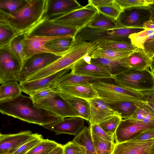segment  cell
<instances>
[{"label":"cell","mask_w":154,"mask_h":154,"mask_svg":"<svg viewBox=\"0 0 154 154\" xmlns=\"http://www.w3.org/2000/svg\"><path fill=\"white\" fill-rule=\"evenodd\" d=\"M98 12L116 20L118 19L122 10L118 4L113 2L106 5L95 8Z\"/></svg>","instance_id":"42"},{"label":"cell","mask_w":154,"mask_h":154,"mask_svg":"<svg viewBox=\"0 0 154 154\" xmlns=\"http://www.w3.org/2000/svg\"><path fill=\"white\" fill-rule=\"evenodd\" d=\"M151 12V16L150 20L154 22V5L152 4L149 6Z\"/></svg>","instance_id":"55"},{"label":"cell","mask_w":154,"mask_h":154,"mask_svg":"<svg viewBox=\"0 0 154 154\" xmlns=\"http://www.w3.org/2000/svg\"><path fill=\"white\" fill-rule=\"evenodd\" d=\"M154 129V124L137 122L130 119H122L114 136L115 143L131 140L144 131Z\"/></svg>","instance_id":"13"},{"label":"cell","mask_w":154,"mask_h":154,"mask_svg":"<svg viewBox=\"0 0 154 154\" xmlns=\"http://www.w3.org/2000/svg\"><path fill=\"white\" fill-rule=\"evenodd\" d=\"M114 0H89L88 3L95 8L103 6L113 2Z\"/></svg>","instance_id":"50"},{"label":"cell","mask_w":154,"mask_h":154,"mask_svg":"<svg viewBox=\"0 0 154 154\" xmlns=\"http://www.w3.org/2000/svg\"><path fill=\"white\" fill-rule=\"evenodd\" d=\"M100 48L116 50L134 51L139 48L131 42L115 41H99L97 42Z\"/></svg>","instance_id":"35"},{"label":"cell","mask_w":154,"mask_h":154,"mask_svg":"<svg viewBox=\"0 0 154 154\" xmlns=\"http://www.w3.org/2000/svg\"><path fill=\"white\" fill-rule=\"evenodd\" d=\"M34 106L62 119L77 116L68 103L57 93L54 96Z\"/></svg>","instance_id":"14"},{"label":"cell","mask_w":154,"mask_h":154,"mask_svg":"<svg viewBox=\"0 0 154 154\" xmlns=\"http://www.w3.org/2000/svg\"><path fill=\"white\" fill-rule=\"evenodd\" d=\"M84 57L74 64L71 68V73L103 80L113 79V76L107 70L97 65L87 61Z\"/></svg>","instance_id":"16"},{"label":"cell","mask_w":154,"mask_h":154,"mask_svg":"<svg viewBox=\"0 0 154 154\" xmlns=\"http://www.w3.org/2000/svg\"><path fill=\"white\" fill-rule=\"evenodd\" d=\"M97 45L96 42H87L75 38L70 48L60 58L28 77L25 81L42 79L66 69H71L75 63L89 54Z\"/></svg>","instance_id":"3"},{"label":"cell","mask_w":154,"mask_h":154,"mask_svg":"<svg viewBox=\"0 0 154 154\" xmlns=\"http://www.w3.org/2000/svg\"><path fill=\"white\" fill-rule=\"evenodd\" d=\"M70 70L67 69L45 78L20 82L19 85L22 91L30 96L37 91L51 87L59 78Z\"/></svg>","instance_id":"19"},{"label":"cell","mask_w":154,"mask_h":154,"mask_svg":"<svg viewBox=\"0 0 154 154\" xmlns=\"http://www.w3.org/2000/svg\"><path fill=\"white\" fill-rule=\"evenodd\" d=\"M151 16L149 6L133 7L123 9L117 21L122 26L143 27L144 24L150 20Z\"/></svg>","instance_id":"10"},{"label":"cell","mask_w":154,"mask_h":154,"mask_svg":"<svg viewBox=\"0 0 154 154\" xmlns=\"http://www.w3.org/2000/svg\"><path fill=\"white\" fill-rule=\"evenodd\" d=\"M151 153V154H154V143L152 146Z\"/></svg>","instance_id":"57"},{"label":"cell","mask_w":154,"mask_h":154,"mask_svg":"<svg viewBox=\"0 0 154 154\" xmlns=\"http://www.w3.org/2000/svg\"><path fill=\"white\" fill-rule=\"evenodd\" d=\"M150 69V71L154 69V56L152 58V61Z\"/></svg>","instance_id":"56"},{"label":"cell","mask_w":154,"mask_h":154,"mask_svg":"<svg viewBox=\"0 0 154 154\" xmlns=\"http://www.w3.org/2000/svg\"><path fill=\"white\" fill-rule=\"evenodd\" d=\"M122 119L118 115L110 116L98 124L107 134L114 136L116 129Z\"/></svg>","instance_id":"38"},{"label":"cell","mask_w":154,"mask_h":154,"mask_svg":"<svg viewBox=\"0 0 154 154\" xmlns=\"http://www.w3.org/2000/svg\"><path fill=\"white\" fill-rule=\"evenodd\" d=\"M85 119L75 116L65 118L54 124L44 128L55 132L56 134H66L76 136L82 130L84 126Z\"/></svg>","instance_id":"17"},{"label":"cell","mask_w":154,"mask_h":154,"mask_svg":"<svg viewBox=\"0 0 154 154\" xmlns=\"http://www.w3.org/2000/svg\"><path fill=\"white\" fill-rule=\"evenodd\" d=\"M154 36V30L147 29L131 35L129 38L131 43L138 48L143 49L145 42Z\"/></svg>","instance_id":"39"},{"label":"cell","mask_w":154,"mask_h":154,"mask_svg":"<svg viewBox=\"0 0 154 154\" xmlns=\"http://www.w3.org/2000/svg\"><path fill=\"white\" fill-rule=\"evenodd\" d=\"M56 141L48 139H44L26 154H46L59 146Z\"/></svg>","instance_id":"40"},{"label":"cell","mask_w":154,"mask_h":154,"mask_svg":"<svg viewBox=\"0 0 154 154\" xmlns=\"http://www.w3.org/2000/svg\"><path fill=\"white\" fill-rule=\"evenodd\" d=\"M8 46L0 48V83L19 81L22 66L9 51Z\"/></svg>","instance_id":"9"},{"label":"cell","mask_w":154,"mask_h":154,"mask_svg":"<svg viewBox=\"0 0 154 154\" xmlns=\"http://www.w3.org/2000/svg\"><path fill=\"white\" fill-rule=\"evenodd\" d=\"M57 92L54 88L50 87L37 91L29 96L34 104L40 103L55 96Z\"/></svg>","instance_id":"43"},{"label":"cell","mask_w":154,"mask_h":154,"mask_svg":"<svg viewBox=\"0 0 154 154\" xmlns=\"http://www.w3.org/2000/svg\"><path fill=\"white\" fill-rule=\"evenodd\" d=\"M83 7L75 0H47L43 17L51 20Z\"/></svg>","instance_id":"15"},{"label":"cell","mask_w":154,"mask_h":154,"mask_svg":"<svg viewBox=\"0 0 154 154\" xmlns=\"http://www.w3.org/2000/svg\"><path fill=\"white\" fill-rule=\"evenodd\" d=\"M133 51H128L103 48L97 46L89 54L91 58H103L118 59L128 56Z\"/></svg>","instance_id":"29"},{"label":"cell","mask_w":154,"mask_h":154,"mask_svg":"<svg viewBox=\"0 0 154 154\" xmlns=\"http://www.w3.org/2000/svg\"><path fill=\"white\" fill-rule=\"evenodd\" d=\"M47 0H28L23 7L9 14L0 10V20L5 22L18 34L26 33L43 18Z\"/></svg>","instance_id":"2"},{"label":"cell","mask_w":154,"mask_h":154,"mask_svg":"<svg viewBox=\"0 0 154 154\" xmlns=\"http://www.w3.org/2000/svg\"><path fill=\"white\" fill-rule=\"evenodd\" d=\"M90 62L105 69L113 76L130 68L128 56L114 60L103 58H91Z\"/></svg>","instance_id":"23"},{"label":"cell","mask_w":154,"mask_h":154,"mask_svg":"<svg viewBox=\"0 0 154 154\" xmlns=\"http://www.w3.org/2000/svg\"><path fill=\"white\" fill-rule=\"evenodd\" d=\"M91 132L95 135L106 140L114 142V137L107 134L100 127L98 124L94 123L90 124L89 127Z\"/></svg>","instance_id":"47"},{"label":"cell","mask_w":154,"mask_h":154,"mask_svg":"<svg viewBox=\"0 0 154 154\" xmlns=\"http://www.w3.org/2000/svg\"><path fill=\"white\" fill-rule=\"evenodd\" d=\"M0 112L2 114L43 127L63 119L35 107L29 97L22 94L13 99L0 102Z\"/></svg>","instance_id":"1"},{"label":"cell","mask_w":154,"mask_h":154,"mask_svg":"<svg viewBox=\"0 0 154 154\" xmlns=\"http://www.w3.org/2000/svg\"><path fill=\"white\" fill-rule=\"evenodd\" d=\"M54 88L58 94L66 96L75 97L87 100L98 97L91 84L68 85Z\"/></svg>","instance_id":"21"},{"label":"cell","mask_w":154,"mask_h":154,"mask_svg":"<svg viewBox=\"0 0 154 154\" xmlns=\"http://www.w3.org/2000/svg\"><path fill=\"white\" fill-rule=\"evenodd\" d=\"M25 34L24 33H20L16 36L11 41L8 46L9 51L22 67L26 60L23 45Z\"/></svg>","instance_id":"30"},{"label":"cell","mask_w":154,"mask_h":154,"mask_svg":"<svg viewBox=\"0 0 154 154\" xmlns=\"http://www.w3.org/2000/svg\"><path fill=\"white\" fill-rule=\"evenodd\" d=\"M117 85L138 92L154 90V79L149 69H128L113 76Z\"/></svg>","instance_id":"6"},{"label":"cell","mask_w":154,"mask_h":154,"mask_svg":"<svg viewBox=\"0 0 154 154\" xmlns=\"http://www.w3.org/2000/svg\"><path fill=\"white\" fill-rule=\"evenodd\" d=\"M140 92L144 97V99L150 100L154 102V90L143 91Z\"/></svg>","instance_id":"51"},{"label":"cell","mask_w":154,"mask_h":154,"mask_svg":"<svg viewBox=\"0 0 154 154\" xmlns=\"http://www.w3.org/2000/svg\"><path fill=\"white\" fill-rule=\"evenodd\" d=\"M144 29V27H128L120 25L109 29L85 27L77 32L74 38L87 42L115 41L131 42L129 36Z\"/></svg>","instance_id":"4"},{"label":"cell","mask_w":154,"mask_h":154,"mask_svg":"<svg viewBox=\"0 0 154 154\" xmlns=\"http://www.w3.org/2000/svg\"><path fill=\"white\" fill-rule=\"evenodd\" d=\"M97 154H112L115 143L104 140L91 132Z\"/></svg>","instance_id":"37"},{"label":"cell","mask_w":154,"mask_h":154,"mask_svg":"<svg viewBox=\"0 0 154 154\" xmlns=\"http://www.w3.org/2000/svg\"><path fill=\"white\" fill-rule=\"evenodd\" d=\"M153 4L154 5V3Z\"/></svg>","instance_id":"59"},{"label":"cell","mask_w":154,"mask_h":154,"mask_svg":"<svg viewBox=\"0 0 154 154\" xmlns=\"http://www.w3.org/2000/svg\"><path fill=\"white\" fill-rule=\"evenodd\" d=\"M97 12L95 7L88 3L82 8L50 20L78 31L86 27Z\"/></svg>","instance_id":"7"},{"label":"cell","mask_w":154,"mask_h":154,"mask_svg":"<svg viewBox=\"0 0 154 154\" xmlns=\"http://www.w3.org/2000/svg\"><path fill=\"white\" fill-rule=\"evenodd\" d=\"M19 34L5 22L0 20V48L8 46L11 41Z\"/></svg>","instance_id":"36"},{"label":"cell","mask_w":154,"mask_h":154,"mask_svg":"<svg viewBox=\"0 0 154 154\" xmlns=\"http://www.w3.org/2000/svg\"><path fill=\"white\" fill-rule=\"evenodd\" d=\"M21 92L17 81L7 82L0 86V102L13 99L21 95Z\"/></svg>","instance_id":"31"},{"label":"cell","mask_w":154,"mask_h":154,"mask_svg":"<svg viewBox=\"0 0 154 154\" xmlns=\"http://www.w3.org/2000/svg\"><path fill=\"white\" fill-rule=\"evenodd\" d=\"M28 2L27 0H0V10L12 14L23 7Z\"/></svg>","instance_id":"41"},{"label":"cell","mask_w":154,"mask_h":154,"mask_svg":"<svg viewBox=\"0 0 154 154\" xmlns=\"http://www.w3.org/2000/svg\"><path fill=\"white\" fill-rule=\"evenodd\" d=\"M78 31L43 17L26 33L33 36L48 37L71 36L74 38Z\"/></svg>","instance_id":"8"},{"label":"cell","mask_w":154,"mask_h":154,"mask_svg":"<svg viewBox=\"0 0 154 154\" xmlns=\"http://www.w3.org/2000/svg\"><path fill=\"white\" fill-rule=\"evenodd\" d=\"M46 154H63V145L60 144L53 150Z\"/></svg>","instance_id":"52"},{"label":"cell","mask_w":154,"mask_h":154,"mask_svg":"<svg viewBox=\"0 0 154 154\" xmlns=\"http://www.w3.org/2000/svg\"><path fill=\"white\" fill-rule=\"evenodd\" d=\"M63 154H86L85 148L72 140L63 145Z\"/></svg>","instance_id":"45"},{"label":"cell","mask_w":154,"mask_h":154,"mask_svg":"<svg viewBox=\"0 0 154 154\" xmlns=\"http://www.w3.org/2000/svg\"><path fill=\"white\" fill-rule=\"evenodd\" d=\"M44 139L42 135L40 134L36 138L22 146L13 154H26Z\"/></svg>","instance_id":"46"},{"label":"cell","mask_w":154,"mask_h":154,"mask_svg":"<svg viewBox=\"0 0 154 154\" xmlns=\"http://www.w3.org/2000/svg\"><path fill=\"white\" fill-rule=\"evenodd\" d=\"M84 146L86 154H97L94 147L90 128L85 126L82 130L72 140Z\"/></svg>","instance_id":"32"},{"label":"cell","mask_w":154,"mask_h":154,"mask_svg":"<svg viewBox=\"0 0 154 154\" xmlns=\"http://www.w3.org/2000/svg\"><path fill=\"white\" fill-rule=\"evenodd\" d=\"M154 139V129L144 131L131 140L137 141H145Z\"/></svg>","instance_id":"48"},{"label":"cell","mask_w":154,"mask_h":154,"mask_svg":"<svg viewBox=\"0 0 154 154\" xmlns=\"http://www.w3.org/2000/svg\"><path fill=\"white\" fill-rule=\"evenodd\" d=\"M143 49L151 58L154 56V36L144 43Z\"/></svg>","instance_id":"49"},{"label":"cell","mask_w":154,"mask_h":154,"mask_svg":"<svg viewBox=\"0 0 154 154\" xmlns=\"http://www.w3.org/2000/svg\"><path fill=\"white\" fill-rule=\"evenodd\" d=\"M137 108L129 119L139 123L154 124V111L143 100L136 103Z\"/></svg>","instance_id":"26"},{"label":"cell","mask_w":154,"mask_h":154,"mask_svg":"<svg viewBox=\"0 0 154 154\" xmlns=\"http://www.w3.org/2000/svg\"><path fill=\"white\" fill-rule=\"evenodd\" d=\"M62 56L51 53L33 55L24 62L20 74L19 82L25 81L28 77L47 66Z\"/></svg>","instance_id":"11"},{"label":"cell","mask_w":154,"mask_h":154,"mask_svg":"<svg viewBox=\"0 0 154 154\" xmlns=\"http://www.w3.org/2000/svg\"><path fill=\"white\" fill-rule=\"evenodd\" d=\"M91 85L98 97L107 104L125 101L143 100L144 97L140 92L117 85L100 80L93 82Z\"/></svg>","instance_id":"5"},{"label":"cell","mask_w":154,"mask_h":154,"mask_svg":"<svg viewBox=\"0 0 154 154\" xmlns=\"http://www.w3.org/2000/svg\"><path fill=\"white\" fill-rule=\"evenodd\" d=\"M88 100L91 108L90 114L88 121L90 124L94 123L98 124L110 116L114 115H119L107 104L99 97Z\"/></svg>","instance_id":"22"},{"label":"cell","mask_w":154,"mask_h":154,"mask_svg":"<svg viewBox=\"0 0 154 154\" xmlns=\"http://www.w3.org/2000/svg\"><path fill=\"white\" fill-rule=\"evenodd\" d=\"M145 102L154 111V102L152 101L147 99H144Z\"/></svg>","instance_id":"54"},{"label":"cell","mask_w":154,"mask_h":154,"mask_svg":"<svg viewBox=\"0 0 154 154\" xmlns=\"http://www.w3.org/2000/svg\"><path fill=\"white\" fill-rule=\"evenodd\" d=\"M74 39L71 36L56 38L48 42L45 46L56 54L62 56L70 48Z\"/></svg>","instance_id":"28"},{"label":"cell","mask_w":154,"mask_h":154,"mask_svg":"<svg viewBox=\"0 0 154 154\" xmlns=\"http://www.w3.org/2000/svg\"><path fill=\"white\" fill-rule=\"evenodd\" d=\"M122 10L129 8L149 6L154 3V0H114Z\"/></svg>","instance_id":"44"},{"label":"cell","mask_w":154,"mask_h":154,"mask_svg":"<svg viewBox=\"0 0 154 154\" xmlns=\"http://www.w3.org/2000/svg\"><path fill=\"white\" fill-rule=\"evenodd\" d=\"M154 139L145 141L130 140L115 143L112 154H151Z\"/></svg>","instance_id":"20"},{"label":"cell","mask_w":154,"mask_h":154,"mask_svg":"<svg viewBox=\"0 0 154 154\" xmlns=\"http://www.w3.org/2000/svg\"><path fill=\"white\" fill-rule=\"evenodd\" d=\"M67 36H71L41 37L32 36L25 33L23 45L26 60L37 54L51 53L56 54L54 52L47 48L45 46V44L52 39Z\"/></svg>","instance_id":"18"},{"label":"cell","mask_w":154,"mask_h":154,"mask_svg":"<svg viewBox=\"0 0 154 154\" xmlns=\"http://www.w3.org/2000/svg\"><path fill=\"white\" fill-rule=\"evenodd\" d=\"M151 72L152 75H153L154 79V69L151 71Z\"/></svg>","instance_id":"58"},{"label":"cell","mask_w":154,"mask_h":154,"mask_svg":"<svg viewBox=\"0 0 154 154\" xmlns=\"http://www.w3.org/2000/svg\"><path fill=\"white\" fill-rule=\"evenodd\" d=\"M143 27L145 28H147L154 30V22L150 20L144 24Z\"/></svg>","instance_id":"53"},{"label":"cell","mask_w":154,"mask_h":154,"mask_svg":"<svg viewBox=\"0 0 154 154\" xmlns=\"http://www.w3.org/2000/svg\"><path fill=\"white\" fill-rule=\"evenodd\" d=\"M103 80L99 78L74 74L70 72L60 77L51 87L68 85L91 84L94 82Z\"/></svg>","instance_id":"27"},{"label":"cell","mask_w":154,"mask_h":154,"mask_svg":"<svg viewBox=\"0 0 154 154\" xmlns=\"http://www.w3.org/2000/svg\"><path fill=\"white\" fill-rule=\"evenodd\" d=\"M40 134L29 130L14 134H0V154H13L26 143L38 137Z\"/></svg>","instance_id":"12"},{"label":"cell","mask_w":154,"mask_h":154,"mask_svg":"<svg viewBox=\"0 0 154 154\" xmlns=\"http://www.w3.org/2000/svg\"><path fill=\"white\" fill-rule=\"evenodd\" d=\"M59 94L68 103L77 116L88 121L90 114L91 108L90 103L87 100Z\"/></svg>","instance_id":"24"},{"label":"cell","mask_w":154,"mask_h":154,"mask_svg":"<svg viewBox=\"0 0 154 154\" xmlns=\"http://www.w3.org/2000/svg\"><path fill=\"white\" fill-rule=\"evenodd\" d=\"M125 101L112 104H108L123 119L130 118L137 108L136 102Z\"/></svg>","instance_id":"33"},{"label":"cell","mask_w":154,"mask_h":154,"mask_svg":"<svg viewBox=\"0 0 154 154\" xmlns=\"http://www.w3.org/2000/svg\"><path fill=\"white\" fill-rule=\"evenodd\" d=\"M130 68L139 70L149 69L152 58L143 49H139L133 51L128 56Z\"/></svg>","instance_id":"25"},{"label":"cell","mask_w":154,"mask_h":154,"mask_svg":"<svg viewBox=\"0 0 154 154\" xmlns=\"http://www.w3.org/2000/svg\"><path fill=\"white\" fill-rule=\"evenodd\" d=\"M119 26L117 20L98 12L86 27L109 29L116 28Z\"/></svg>","instance_id":"34"}]
</instances>
